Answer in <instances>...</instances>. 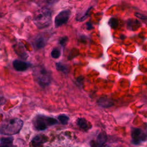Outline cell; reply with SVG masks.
Returning <instances> with one entry per match:
<instances>
[{"mask_svg":"<svg viewBox=\"0 0 147 147\" xmlns=\"http://www.w3.org/2000/svg\"><path fill=\"white\" fill-rule=\"evenodd\" d=\"M23 126V121L19 118H12L4 121L0 127V132L5 135L18 133Z\"/></svg>","mask_w":147,"mask_h":147,"instance_id":"cell-1","label":"cell"},{"mask_svg":"<svg viewBox=\"0 0 147 147\" xmlns=\"http://www.w3.org/2000/svg\"><path fill=\"white\" fill-rule=\"evenodd\" d=\"M51 11L47 8H43L35 16L33 21L38 28L44 29L48 27L51 24Z\"/></svg>","mask_w":147,"mask_h":147,"instance_id":"cell-2","label":"cell"},{"mask_svg":"<svg viewBox=\"0 0 147 147\" xmlns=\"http://www.w3.org/2000/svg\"><path fill=\"white\" fill-rule=\"evenodd\" d=\"M34 76L37 83L42 87L48 86L51 82V72L43 66H38L35 68Z\"/></svg>","mask_w":147,"mask_h":147,"instance_id":"cell-3","label":"cell"},{"mask_svg":"<svg viewBox=\"0 0 147 147\" xmlns=\"http://www.w3.org/2000/svg\"><path fill=\"white\" fill-rule=\"evenodd\" d=\"M57 122V120L55 118L42 115L37 116L33 120L34 126L38 130H45Z\"/></svg>","mask_w":147,"mask_h":147,"instance_id":"cell-4","label":"cell"},{"mask_svg":"<svg viewBox=\"0 0 147 147\" xmlns=\"http://www.w3.org/2000/svg\"><path fill=\"white\" fill-rule=\"evenodd\" d=\"M71 12L68 9L64 10L60 12L55 19V27L59 28L65 24L70 17Z\"/></svg>","mask_w":147,"mask_h":147,"instance_id":"cell-5","label":"cell"},{"mask_svg":"<svg viewBox=\"0 0 147 147\" xmlns=\"http://www.w3.org/2000/svg\"><path fill=\"white\" fill-rule=\"evenodd\" d=\"M132 137L133 143L134 144H138L141 142L146 140V134L143 131L139 128H134L132 132Z\"/></svg>","mask_w":147,"mask_h":147,"instance_id":"cell-6","label":"cell"},{"mask_svg":"<svg viewBox=\"0 0 147 147\" xmlns=\"http://www.w3.org/2000/svg\"><path fill=\"white\" fill-rule=\"evenodd\" d=\"M13 66L17 71H26L30 66V64L20 60H15L13 61Z\"/></svg>","mask_w":147,"mask_h":147,"instance_id":"cell-7","label":"cell"},{"mask_svg":"<svg viewBox=\"0 0 147 147\" xmlns=\"http://www.w3.org/2000/svg\"><path fill=\"white\" fill-rule=\"evenodd\" d=\"M106 134L105 133H101L97 137L95 141L91 142L92 147H102L106 141Z\"/></svg>","mask_w":147,"mask_h":147,"instance_id":"cell-8","label":"cell"},{"mask_svg":"<svg viewBox=\"0 0 147 147\" xmlns=\"http://www.w3.org/2000/svg\"><path fill=\"white\" fill-rule=\"evenodd\" d=\"M47 43L46 38L43 35H39L35 39L33 44L37 49H41L45 47Z\"/></svg>","mask_w":147,"mask_h":147,"instance_id":"cell-9","label":"cell"},{"mask_svg":"<svg viewBox=\"0 0 147 147\" xmlns=\"http://www.w3.org/2000/svg\"><path fill=\"white\" fill-rule=\"evenodd\" d=\"M47 140V137L43 135H39L35 137L32 141V145L33 147H39Z\"/></svg>","mask_w":147,"mask_h":147,"instance_id":"cell-10","label":"cell"},{"mask_svg":"<svg viewBox=\"0 0 147 147\" xmlns=\"http://www.w3.org/2000/svg\"><path fill=\"white\" fill-rule=\"evenodd\" d=\"M98 104L102 107L108 108L111 106L113 105V102L109 99L106 97H102L98 101Z\"/></svg>","mask_w":147,"mask_h":147,"instance_id":"cell-11","label":"cell"},{"mask_svg":"<svg viewBox=\"0 0 147 147\" xmlns=\"http://www.w3.org/2000/svg\"><path fill=\"white\" fill-rule=\"evenodd\" d=\"M56 67L58 71H61V72H63L64 74H68L69 72V69H68V66L66 65L65 64L62 63L61 62L56 63Z\"/></svg>","mask_w":147,"mask_h":147,"instance_id":"cell-12","label":"cell"},{"mask_svg":"<svg viewBox=\"0 0 147 147\" xmlns=\"http://www.w3.org/2000/svg\"><path fill=\"white\" fill-rule=\"evenodd\" d=\"M78 125L82 129L87 130L89 129V124L88 121L83 118H80L77 120Z\"/></svg>","mask_w":147,"mask_h":147,"instance_id":"cell-13","label":"cell"},{"mask_svg":"<svg viewBox=\"0 0 147 147\" xmlns=\"http://www.w3.org/2000/svg\"><path fill=\"white\" fill-rule=\"evenodd\" d=\"M109 25L112 28H116L118 25V21L114 17H112L109 21Z\"/></svg>","mask_w":147,"mask_h":147,"instance_id":"cell-14","label":"cell"},{"mask_svg":"<svg viewBox=\"0 0 147 147\" xmlns=\"http://www.w3.org/2000/svg\"><path fill=\"white\" fill-rule=\"evenodd\" d=\"M58 120H59V121L63 125H66L68 121H69V117L68 116H67L66 115L64 114H61L58 117Z\"/></svg>","mask_w":147,"mask_h":147,"instance_id":"cell-15","label":"cell"},{"mask_svg":"<svg viewBox=\"0 0 147 147\" xmlns=\"http://www.w3.org/2000/svg\"><path fill=\"white\" fill-rule=\"evenodd\" d=\"M52 57L54 59H57L60 56V51L57 48H54L51 53Z\"/></svg>","mask_w":147,"mask_h":147,"instance_id":"cell-16","label":"cell"},{"mask_svg":"<svg viewBox=\"0 0 147 147\" xmlns=\"http://www.w3.org/2000/svg\"><path fill=\"white\" fill-rule=\"evenodd\" d=\"M13 141V138L12 137H7V138H2L1 139V142L2 144H12Z\"/></svg>","mask_w":147,"mask_h":147,"instance_id":"cell-17","label":"cell"},{"mask_svg":"<svg viewBox=\"0 0 147 147\" xmlns=\"http://www.w3.org/2000/svg\"><path fill=\"white\" fill-rule=\"evenodd\" d=\"M92 8H93L92 7H90V8L86 11V12L85 13V14L84 15H83V16H82L81 17H80V18H78L77 20L78 21H84V20H86V19L88 18V17L89 16V14H90V10H91Z\"/></svg>","mask_w":147,"mask_h":147,"instance_id":"cell-18","label":"cell"},{"mask_svg":"<svg viewBox=\"0 0 147 147\" xmlns=\"http://www.w3.org/2000/svg\"><path fill=\"white\" fill-rule=\"evenodd\" d=\"M68 40V38L67 36H64V37H63L60 39V40H59V44L63 47H64L65 45H66Z\"/></svg>","mask_w":147,"mask_h":147,"instance_id":"cell-19","label":"cell"},{"mask_svg":"<svg viewBox=\"0 0 147 147\" xmlns=\"http://www.w3.org/2000/svg\"><path fill=\"white\" fill-rule=\"evenodd\" d=\"M135 15L136 17H137L138 18L141 19V20H145L146 19V17L145 16V15H143L141 13H135Z\"/></svg>","mask_w":147,"mask_h":147,"instance_id":"cell-20","label":"cell"},{"mask_svg":"<svg viewBox=\"0 0 147 147\" xmlns=\"http://www.w3.org/2000/svg\"><path fill=\"white\" fill-rule=\"evenodd\" d=\"M86 25H87V29H88V30H91V29H92L93 28V25H92V24L90 22H88V23L86 24Z\"/></svg>","mask_w":147,"mask_h":147,"instance_id":"cell-21","label":"cell"},{"mask_svg":"<svg viewBox=\"0 0 147 147\" xmlns=\"http://www.w3.org/2000/svg\"><path fill=\"white\" fill-rule=\"evenodd\" d=\"M10 145L11 144H2L0 147H11Z\"/></svg>","mask_w":147,"mask_h":147,"instance_id":"cell-22","label":"cell"},{"mask_svg":"<svg viewBox=\"0 0 147 147\" xmlns=\"http://www.w3.org/2000/svg\"><path fill=\"white\" fill-rule=\"evenodd\" d=\"M48 1L49 3H55L57 1H58V0H48Z\"/></svg>","mask_w":147,"mask_h":147,"instance_id":"cell-23","label":"cell"}]
</instances>
